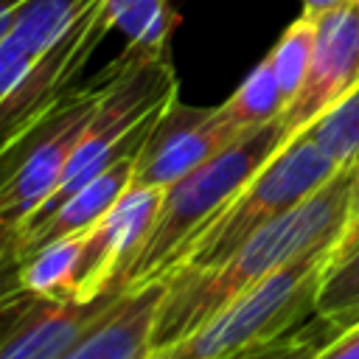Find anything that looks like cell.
<instances>
[{
    "instance_id": "obj_1",
    "label": "cell",
    "mask_w": 359,
    "mask_h": 359,
    "mask_svg": "<svg viewBox=\"0 0 359 359\" xmlns=\"http://www.w3.org/2000/svg\"><path fill=\"white\" fill-rule=\"evenodd\" d=\"M353 182L356 165H345L317 194L261 227L222 264L208 269L171 272L165 278V292L157 309L151 348L182 339L311 247L334 244L351 208Z\"/></svg>"
},
{
    "instance_id": "obj_2",
    "label": "cell",
    "mask_w": 359,
    "mask_h": 359,
    "mask_svg": "<svg viewBox=\"0 0 359 359\" xmlns=\"http://www.w3.org/2000/svg\"><path fill=\"white\" fill-rule=\"evenodd\" d=\"M283 140L286 129L278 118L272 123L244 132L227 149H222L219 154L196 165L191 174L168 185L163 191L149 233L143 236V241L121 272V289L165 278L191 236L202 224H208L238 194L241 185L252 180V174L283 146Z\"/></svg>"
},
{
    "instance_id": "obj_3",
    "label": "cell",
    "mask_w": 359,
    "mask_h": 359,
    "mask_svg": "<svg viewBox=\"0 0 359 359\" xmlns=\"http://www.w3.org/2000/svg\"><path fill=\"white\" fill-rule=\"evenodd\" d=\"M337 171L339 165L306 132L286 137L283 146L252 174V180L241 185L238 194L191 236L171 272L222 264L261 227L317 194Z\"/></svg>"
},
{
    "instance_id": "obj_4",
    "label": "cell",
    "mask_w": 359,
    "mask_h": 359,
    "mask_svg": "<svg viewBox=\"0 0 359 359\" xmlns=\"http://www.w3.org/2000/svg\"><path fill=\"white\" fill-rule=\"evenodd\" d=\"M104 3L107 0H90L76 22L34 59L25 76L0 101V177L8 171L28 137L73 90L76 76L84 70L98 42L112 31Z\"/></svg>"
},
{
    "instance_id": "obj_5",
    "label": "cell",
    "mask_w": 359,
    "mask_h": 359,
    "mask_svg": "<svg viewBox=\"0 0 359 359\" xmlns=\"http://www.w3.org/2000/svg\"><path fill=\"white\" fill-rule=\"evenodd\" d=\"M104 79L73 87L45 123L28 137L8 171L0 177V224L8 230L22 227L56 191L67 160L101 98Z\"/></svg>"
},
{
    "instance_id": "obj_6",
    "label": "cell",
    "mask_w": 359,
    "mask_h": 359,
    "mask_svg": "<svg viewBox=\"0 0 359 359\" xmlns=\"http://www.w3.org/2000/svg\"><path fill=\"white\" fill-rule=\"evenodd\" d=\"M241 135L222 107H194L177 95L140 143L132 185L165 191Z\"/></svg>"
},
{
    "instance_id": "obj_7",
    "label": "cell",
    "mask_w": 359,
    "mask_h": 359,
    "mask_svg": "<svg viewBox=\"0 0 359 359\" xmlns=\"http://www.w3.org/2000/svg\"><path fill=\"white\" fill-rule=\"evenodd\" d=\"M359 87V0H345L342 6L317 14L314 50L309 73L283 109L280 123L286 137L303 132L314 118L342 101Z\"/></svg>"
},
{
    "instance_id": "obj_8",
    "label": "cell",
    "mask_w": 359,
    "mask_h": 359,
    "mask_svg": "<svg viewBox=\"0 0 359 359\" xmlns=\"http://www.w3.org/2000/svg\"><path fill=\"white\" fill-rule=\"evenodd\" d=\"M163 199V188H140L132 185L115 208L95 222L84 233L81 266H79V289L76 300L87 303L107 292L121 289V272L143 236L149 233L157 208Z\"/></svg>"
},
{
    "instance_id": "obj_9",
    "label": "cell",
    "mask_w": 359,
    "mask_h": 359,
    "mask_svg": "<svg viewBox=\"0 0 359 359\" xmlns=\"http://www.w3.org/2000/svg\"><path fill=\"white\" fill-rule=\"evenodd\" d=\"M121 292L123 289H115L87 303L31 297L11 314V323L0 337V359H59L90 325L104 317Z\"/></svg>"
},
{
    "instance_id": "obj_10",
    "label": "cell",
    "mask_w": 359,
    "mask_h": 359,
    "mask_svg": "<svg viewBox=\"0 0 359 359\" xmlns=\"http://www.w3.org/2000/svg\"><path fill=\"white\" fill-rule=\"evenodd\" d=\"M137 149L123 154V157H118L112 165H107L87 185L73 191L56 208H50L45 213H36L22 227H17L14 230V252H17V258H25L28 252L45 247L53 238L87 233L95 222H101L115 208V202L132 188Z\"/></svg>"
},
{
    "instance_id": "obj_11",
    "label": "cell",
    "mask_w": 359,
    "mask_h": 359,
    "mask_svg": "<svg viewBox=\"0 0 359 359\" xmlns=\"http://www.w3.org/2000/svg\"><path fill=\"white\" fill-rule=\"evenodd\" d=\"M165 278L129 286L59 359H146L154 345V320Z\"/></svg>"
},
{
    "instance_id": "obj_12",
    "label": "cell",
    "mask_w": 359,
    "mask_h": 359,
    "mask_svg": "<svg viewBox=\"0 0 359 359\" xmlns=\"http://www.w3.org/2000/svg\"><path fill=\"white\" fill-rule=\"evenodd\" d=\"M104 14L109 28L123 36V50L115 62H171V36L180 25V11L171 0H107Z\"/></svg>"
},
{
    "instance_id": "obj_13",
    "label": "cell",
    "mask_w": 359,
    "mask_h": 359,
    "mask_svg": "<svg viewBox=\"0 0 359 359\" xmlns=\"http://www.w3.org/2000/svg\"><path fill=\"white\" fill-rule=\"evenodd\" d=\"M84 233L62 236L20 258V283L31 297L76 300Z\"/></svg>"
},
{
    "instance_id": "obj_14",
    "label": "cell",
    "mask_w": 359,
    "mask_h": 359,
    "mask_svg": "<svg viewBox=\"0 0 359 359\" xmlns=\"http://www.w3.org/2000/svg\"><path fill=\"white\" fill-rule=\"evenodd\" d=\"M219 107H222L224 118L238 132H250V129H258L264 123L278 121L283 115V109H286V95H283L280 84H278L272 62L264 56L247 73V79L233 90V95Z\"/></svg>"
},
{
    "instance_id": "obj_15",
    "label": "cell",
    "mask_w": 359,
    "mask_h": 359,
    "mask_svg": "<svg viewBox=\"0 0 359 359\" xmlns=\"http://www.w3.org/2000/svg\"><path fill=\"white\" fill-rule=\"evenodd\" d=\"M339 168L359 163V87L303 129Z\"/></svg>"
},
{
    "instance_id": "obj_16",
    "label": "cell",
    "mask_w": 359,
    "mask_h": 359,
    "mask_svg": "<svg viewBox=\"0 0 359 359\" xmlns=\"http://www.w3.org/2000/svg\"><path fill=\"white\" fill-rule=\"evenodd\" d=\"M314 34H317V14L303 11L294 22L286 25L280 39L266 53V59L272 62V70L278 76V84L286 95V107L292 104V98L297 95V90L309 73V62H311V50H314Z\"/></svg>"
},
{
    "instance_id": "obj_17",
    "label": "cell",
    "mask_w": 359,
    "mask_h": 359,
    "mask_svg": "<svg viewBox=\"0 0 359 359\" xmlns=\"http://www.w3.org/2000/svg\"><path fill=\"white\" fill-rule=\"evenodd\" d=\"M339 331H342L339 323H334V320H328L323 314H311L309 323H300L297 328H292V331H286L280 337L255 342V345L238 351L230 359H317L320 351Z\"/></svg>"
},
{
    "instance_id": "obj_18",
    "label": "cell",
    "mask_w": 359,
    "mask_h": 359,
    "mask_svg": "<svg viewBox=\"0 0 359 359\" xmlns=\"http://www.w3.org/2000/svg\"><path fill=\"white\" fill-rule=\"evenodd\" d=\"M314 314H323L342 328L359 320V247L337 264L325 266L317 289Z\"/></svg>"
},
{
    "instance_id": "obj_19",
    "label": "cell",
    "mask_w": 359,
    "mask_h": 359,
    "mask_svg": "<svg viewBox=\"0 0 359 359\" xmlns=\"http://www.w3.org/2000/svg\"><path fill=\"white\" fill-rule=\"evenodd\" d=\"M39 53L25 48L8 28V34L0 39V101L14 90V84L25 76V70L34 65Z\"/></svg>"
},
{
    "instance_id": "obj_20",
    "label": "cell",
    "mask_w": 359,
    "mask_h": 359,
    "mask_svg": "<svg viewBox=\"0 0 359 359\" xmlns=\"http://www.w3.org/2000/svg\"><path fill=\"white\" fill-rule=\"evenodd\" d=\"M28 300L31 294L20 283V258L17 252H8L6 258H0V317L20 311Z\"/></svg>"
},
{
    "instance_id": "obj_21",
    "label": "cell",
    "mask_w": 359,
    "mask_h": 359,
    "mask_svg": "<svg viewBox=\"0 0 359 359\" xmlns=\"http://www.w3.org/2000/svg\"><path fill=\"white\" fill-rule=\"evenodd\" d=\"M359 247V163H356V182H353V196H351V208L345 216V224L331 247L328 264H337L339 258H345L348 252H353Z\"/></svg>"
},
{
    "instance_id": "obj_22",
    "label": "cell",
    "mask_w": 359,
    "mask_h": 359,
    "mask_svg": "<svg viewBox=\"0 0 359 359\" xmlns=\"http://www.w3.org/2000/svg\"><path fill=\"white\" fill-rule=\"evenodd\" d=\"M317 359H359V320H353L348 328H342Z\"/></svg>"
},
{
    "instance_id": "obj_23",
    "label": "cell",
    "mask_w": 359,
    "mask_h": 359,
    "mask_svg": "<svg viewBox=\"0 0 359 359\" xmlns=\"http://www.w3.org/2000/svg\"><path fill=\"white\" fill-rule=\"evenodd\" d=\"M25 0H0V39L8 34V28H11V22H14V14H17V8L22 6Z\"/></svg>"
},
{
    "instance_id": "obj_24",
    "label": "cell",
    "mask_w": 359,
    "mask_h": 359,
    "mask_svg": "<svg viewBox=\"0 0 359 359\" xmlns=\"http://www.w3.org/2000/svg\"><path fill=\"white\" fill-rule=\"evenodd\" d=\"M303 3V11L309 14H323V11H331L337 6H342L345 0H300Z\"/></svg>"
},
{
    "instance_id": "obj_25",
    "label": "cell",
    "mask_w": 359,
    "mask_h": 359,
    "mask_svg": "<svg viewBox=\"0 0 359 359\" xmlns=\"http://www.w3.org/2000/svg\"><path fill=\"white\" fill-rule=\"evenodd\" d=\"M8 252H14V230L0 224V258H6Z\"/></svg>"
}]
</instances>
